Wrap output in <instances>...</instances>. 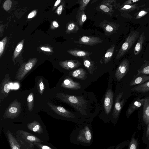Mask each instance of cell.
Masks as SVG:
<instances>
[{
  "label": "cell",
  "instance_id": "obj_1",
  "mask_svg": "<svg viewBox=\"0 0 149 149\" xmlns=\"http://www.w3.org/2000/svg\"><path fill=\"white\" fill-rule=\"evenodd\" d=\"M93 133L91 125L85 123L76 127L70 136V142L85 147L91 145L93 141Z\"/></svg>",
  "mask_w": 149,
  "mask_h": 149
},
{
  "label": "cell",
  "instance_id": "obj_2",
  "mask_svg": "<svg viewBox=\"0 0 149 149\" xmlns=\"http://www.w3.org/2000/svg\"><path fill=\"white\" fill-rule=\"evenodd\" d=\"M56 97L63 102L68 103L72 107L83 115L87 116L86 110L87 109L86 104L88 101L82 96H75L58 93L56 94Z\"/></svg>",
  "mask_w": 149,
  "mask_h": 149
},
{
  "label": "cell",
  "instance_id": "obj_3",
  "mask_svg": "<svg viewBox=\"0 0 149 149\" xmlns=\"http://www.w3.org/2000/svg\"><path fill=\"white\" fill-rule=\"evenodd\" d=\"M139 37V32L138 31L131 32L119 50L116 58L119 59L123 57L131 48Z\"/></svg>",
  "mask_w": 149,
  "mask_h": 149
},
{
  "label": "cell",
  "instance_id": "obj_4",
  "mask_svg": "<svg viewBox=\"0 0 149 149\" xmlns=\"http://www.w3.org/2000/svg\"><path fill=\"white\" fill-rule=\"evenodd\" d=\"M21 103L17 99L13 101L6 109L3 115L5 118H14L18 116L22 112Z\"/></svg>",
  "mask_w": 149,
  "mask_h": 149
},
{
  "label": "cell",
  "instance_id": "obj_5",
  "mask_svg": "<svg viewBox=\"0 0 149 149\" xmlns=\"http://www.w3.org/2000/svg\"><path fill=\"white\" fill-rule=\"evenodd\" d=\"M37 61V59L34 58L22 64L15 75V79L17 81H21L35 65Z\"/></svg>",
  "mask_w": 149,
  "mask_h": 149
},
{
  "label": "cell",
  "instance_id": "obj_6",
  "mask_svg": "<svg viewBox=\"0 0 149 149\" xmlns=\"http://www.w3.org/2000/svg\"><path fill=\"white\" fill-rule=\"evenodd\" d=\"M10 77L7 74L0 85V101H2L9 95L10 91Z\"/></svg>",
  "mask_w": 149,
  "mask_h": 149
},
{
  "label": "cell",
  "instance_id": "obj_7",
  "mask_svg": "<svg viewBox=\"0 0 149 149\" xmlns=\"http://www.w3.org/2000/svg\"><path fill=\"white\" fill-rule=\"evenodd\" d=\"M99 26L103 29L106 35L109 36L117 32L119 25L116 23L104 19L100 23Z\"/></svg>",
  "mask_w": 149,
  "mask_h": 149
},
{
  "label": "cell",
  "instance_id": "obj_8",
  "mask_svg": "<svg viewBox=\"0 0 149 149\" xmlns=\"http://www.w3.org/2000/svg\"><path fill=\"white\" fill-rule=\"evenodd\" d=\"M48 106L56 114L63 117L68 118L75 119L76 116L72 113L61 106L56 105L52 103L48 102Z\"/></svg>",
  "mask_w": 149,
  "mask_h": 149
},
{
  "label": "cell",
  "instance_id": "obj_9",
  "mask_svg": "<svg viewBox=\"0 0 149 149\" xmlns=\"http://www.w3.org/2000/svg\"><path fill=\"white\" fill-rule=\"evenodd\" d=\"M78 41H74L75 43L93 46L102 42L103 40L97 36H84L80 38Z\"/></svg>",
  "mask_w": 149,
  "mask_h": 149
},
{
  "label": "cell",
  "instance_id": "obj_10",
  "mask_svg": "<svg viewBox=\"0 0 149 149\" xmlns=\"http://www.w3.org/2000/svg\"><path fill=\"white\" fill-rule=\"evenodd\" d=\"M129 61L126 59L123 60L118 67L115 73V76L118 81L120 80L128 72Z\"/></svg>",
  "mask_w": 149,
  "mask_h": 149
},
{
  "label": "cell",
  "instance_id": "obj_11",
  "mask_svg": "<svg viewBox=\"0 0 149 149\" xmlns=\"http://www.w3.org/2000/svg\"><path fill=\"white\" fill-rule=\"evenodd\" d=\"M123 95V92H122L118 94L116 97L114 107L112 113V117L115 120L118 118L123 106L124 99L121 100Z\"/></svg>",
  "mask_w": 149,
  "mask_h": 149
},
{
  "label": "cell",
  "instance_id": "obj_12",
  "mask_svg": "<svg viewBox=\"0 0 149 149\" xmlns=\"http://www.w3.org/2000/svg\"><path fill=\"white\" fill-rule=\"evenodd\" d=\"M113 94L111 89H109L105 95L104 107L105 113L108 115L111 110L113 102Z\"/></svg>",
  "mask_w": 149,
  "mask_h": 149
},
{
  "label": "cell",
  "instance_id": "obj_13",
  "mask_svg": "<svg viewBox=\"0 0 149 149\" xmlns=\"http://www.w3.org/2000/svg\"><path fill=\"white\" fill-rule=\"evenodd\" d=\"M145 98H137L134 100L129 106L126 112V116L128 117L136 110L143 105Z\"/></svg>",
  "mask_w": 149,
  "mask_h": 149
},
{
  "label": "cell",
  "instance_id": "obj_14",
  "mask_svg": "<svg viewBox=\"0 0 149 149\" xmlns=\"http://www.w3.org/2000/svg\"><path fill=\"white\" fill-rule=\"evenodd\" d=\"M59 65L64 69L71 70L79 67L81 65V62L77 60H68L60 62Z\"/></svg>",
  "mask_w": 149,
  "mask_h": 149
},
{
  "label": "cell",
  "instance_id": "obj_15",
  "mask_svg": "<svg viewBox=\"0 0 149 149\" xmlns=\"http://www.w3.org/2000/svg\"><path fill=\"white\" fill-rule=\"evenodd\" d=\"M61 86L63 88L73 90L81 88V84L79 82L74 81L70 77H66L61 83Z\"/></svg>",
  "mask_w": 149,
  "mask_h": 149
},
{
  "label": "cell",
  "instance_id": "obj_16",
  "mask_svg": "<svg viewBox=\"0 0 149 149\" xmlns=\"http://www.w3.org/2000/svg\"><path fill=\"white\" fill-rule=\"evenodd\" d=\"M149 80V75L144 74H136L134 76L130 83L129 86L140 85Z\"/></svg>",
  "mask_w": 149,
  "mask_h": 149
},
{
  "label": "cell",
  "instance_id": "obj_17",
  "mask_svg": "<svg viewBox=\"0 0 149 149\" xmlns=\"http://www.w3.org/2000/svg\"><path fill=\"white\" fill-rule=\"evenodd\" d=\"M113 7L115 6L108 3H100L96 8V10L98 11L103 12L106 14L111 16L114 12Z\"/></svg>",
  "mask_w": 149,
  "mask_h": 149
},
{
  "label": "cell",
  "instance_id": "obj_18",
  "mask_svg": "<svg viewBox=\"0 0 149 149\" xmlns=\"http://www.w3.org/2000/svg\"><path fill=\"white\" fill-rule=\"evenodd\" d=\"M68 74L75 78L84 80L87 77L86 71L82 68H78L68 73Z\"/></svg>",
  "mask_w": 149,
  "mask_h": 149
},
{
  "label": "cell",
  "instance_id": "obj_19",
  "mask_svg": "<svg viewBox=\"0 0 149 149\" xmlns=\"http://www.w3.org/2000/svg\"><path fill=\"white\" fill-rule=\"evenodd\" d=\"M142 117L145 123L148 125L149 123V96L145 98L143 105Z\"/></svg>",
  "mask_w": 149,
  "mask_h": 149
},
{
  "label": "cell",
  "instance_id": "obj_20",
  "mask_svg": "<svg viewBox=\"0 0 149 149\" xmlns=\"http://www.w3.org/2000/svg\"><path fill=\"white\" fill-rule=\"evenodd\" d=\"M145 39L144 33L143 32L140 35L134 48V53L135 55H138L141 52L142 49L143 45Z\"/></svg>",
  "mask_w": 149,
  "mask_h": 149
},
{
  "label": "cell",
  "instance_id": "obj_21",
  "mask_svg": "<svg viewBox=\"0 0 149 149\" xmlns=\"http://www.w3.org/2000/svg\"><path fill=\"white\" fill-rule=\"evenodd\" d=\"M82 58L84 66L90 74H93L95 70L94 62L91 60L89 56L83 57Z\"/></svg>",
  "mask_w": 149,
  "mask_h": 149
},
{
  "label": "cell",
  "instance_id": "obj_22",
  "mask_svg": "<svg viewBox=\"0 0 149 149\" xmlns=\"http://www.w3.org/2000/svg\"><path fill=\"white\" fill-rule=\"evenodd\" d=\"M133 91L144 93L149 91V81L140 85H137L132 88Z\"/></svg>",
  "mask_w": 149,
  "mask_h": 149
},
{
  "label": "cell",
  "instance_id": "obj_23",
  "mask_svg": "<svg viewBox=\"0 0 149 149\" xmlns=\"http://www.w3.org/2000/svg\"><path fill=\"white\" fill-rule=\"evenodd\" d=\"M79 28L77 24L74 21H71L69 22L66 26V33H72L77 32L79 30Z\"/></svg>",
  "mask_w": 149,
  "mask_h": 149
},
{
  "label": "cell",
  "instance_id": "obj_24",
  "mask_svg": "<svg viewBox=\"0 0 149 149\" xmlns=\"http://www.w3.org/2000/svg\"><path fill=\"white\" fill-rule=\"evenodd\" d=\"M67 52L74 56L84 57L86 56H89L92 54V53L84 51L71 49L68 50Z\"/></svg>",
  "mask_w": 149,
  "mask_h": 149
},
{
  "label": "cell",
  "instance_id": "obj_25",
  "mask_svg": "<svg viewBox=\"0 0 149 149\" xmlns=\"http://www.w3.org/2000/svg\"><path fill=\"white\" fill-rule=\"evenodd\" d=\"M115 47V45L113 44L107 50L103 58L104 63L106 64L110 61L113 55Z\"/></svg>",
  "mask_w": 149,
  "mask_h": 149
},
{
  "label": "cell",
  "instance_id": "obj_26",
  "mask_svg": "<svg viewBox=\"0 0 149 149\" xmlns=\"http://www.w3.org/2000/svg\"><path fill=\"white\" fill-rule=\"evenodd\" d=\"M7 136L11 149H20L16 140L9 131L7 132Z\"/></svg>",
  "mask_w": 149,
  "mask_h": 149
},
{
  "label": "cell",
  "instance_id": "obj_27",
  "mask_svg": "<svg viewBox=\"0 0 149 149\" xmlns=\"http://www.w3.org/2000/svg\"><path fill=\"white\" fill-rule=\"evenodd\" d=\"M76 18L77 24L79 26H81L85 22L87 19V17L84 11L77 13Z\"/></svg>",
  "mask_w": 149,
  "mask_h": 149
},
{
  "label": "cell",
  "instance_id": "obj_28",
  "mask_svg": "<svg viewBox=\"0 0 149 149\" xmlns=\"http://www.w3.org/2000/svg\"><path fill=\"white\" fill-rule=\"evenodd\" d=\"M137 75L139 74H149V62L145 61L140 68L137 70Z\"/></svg>",
  "mask_w": 149,
  "mask_h": 149
},
{
  "label": "cell",
  "instance_id": "obj_29",
  "mask_svg": "<svg viewBox=\"0 0 149 149\" xmlns=\"http://www.w3.org/2000/svg\"><path fill=\"white\" fill-rule=\"evenodd\" d=\"M27 104L28 109L30 112L33 109L34 102V96L33 92L30 93L27 97Z\"/></svg>",
  "mask_w": 149,
  "mask_h": 149
},
{
  "label": "cell",
  "instance_id": "obj_30",
  "mask_svg": "<svg viewBox=\"0 0 149 149\" xmlns=\"http://www.w3.org/2000/svg\"><path fill=\"white\" fill-rule=\"evenodd\" d=\"M29 129L34 132H37L41 129L40 124L37 121H34L31 123L27 125Z\"/></svg>",
  "mask_w": 149,
  "mask_h": 149
},
{
  "label": "cell",
  "instance_id": "obj_31",
  "mask_svg": "<svg viewBox=\"0 0 149 149\" xmlns=\"http://www.w3.org/2000/svg\"><path fill=\"white\" fill-rule=\"evenodd\" d=\"M37 88L39 93L42 95L45 89V84L42 78L39 79L37 83Z\"/></svg>",
  "mask_w": 149,
  "mask_h": 149
},
{
  "label": "cell",
  "instance_id": "obj_32",
  "mask_svg": "<svg viewBox=\"0 0 149 149\" xmlns=\"http://www.w3.org/2000/svg\"><path fill=\"white\" fill-rule=\"evenodd\" d=\"M90 0H78L77 3L79 4V7L77 11L79 13L81 11H84L86 8L90 1Z\"/></svg>",
  "mask_w": 149,
  "mask_h": 149
},
{
  "label": "cell",
  "instance_id": "obj_33",
  "mask_svg": "<svg viewBox=\"0 0 149 149\" xmlns=\"http://www.w3.org/2000/svg\"><path fill=\"white\" fill-rule=\"evenodd\" d=\"M24 41V40H23L19 43L15 49L13 56V60L14 61L15 59L18 56L22 49Z\"/></svg>",
  "mask_w": 149,
  "mask_h": 149
},
{
  "label": "cell",
  "instance_id": "obj_34",
  "mask_svg": "<svg viewBox=\"0 0 149 149\" xmlns=\"http://www.w3.org/2000/svg\"><path fill=\"white\" fill-rule=\"evenodd\" d=\"M136 4L122 5L119 9L120 10L123 11H132L136 8Z\"/></svg>",
  "mask_w": 149,
  "mask_h": 149
},
{
  "label": "cell",
  "instance_id": "obj_35",
  "mask_svg": "<svg viewBox=\"0 0 149 149\" xmlns=\"http://www.w3.org/2000/svg\"><path fill=\"white\" fill-rule=\"evenodd\" d=\"M138 141L134 138H132L130 143L128 149H137Z\"/></svg>",
  "mask_w": 149,
  "mask_h": 149
},
{
  "label": "cell",
  "instance_id": "obj_36",
  "mask_svg": "<svg viewBox=\"0 0 149 149\" xmlns=\"http://www.w3.org/2000/svg\"><path fill=\"white\" fill-rule=\"evenodd\" d=\"M7 38L6 37L0 42V56L2 54L7 41Z\"/></svg>",
  "mask_w": 149,
  "mask_h": 149
},
{
  "label": "cell",
  "instance_id": "obj_37",
  "mask_svg": "<svg viewBox=\"0 0 149 149\" xmlns=\"http://www.w3.org/2000/svg\"><path fill=\"white\" fill-rule=\"evenodd\" d=\"M12 3V2L10 0L6 1L3 4V7L4 9L6 11L9 10L11 7Z\"/></svg>",
  "mask_w": 149,
  "mask_h": 149
},
{
  "label": "cell",
  "instance_id": "obj_38",
  "mask_svg": "<svg viewBox=\"0 0 149 149\" xmlns=\"http://www.w3.org/2000/svg\"><path fill=\"white\" fill-rule=\"evenodd\" d=\"M101 3H108L116 7V3L115 0H104Z\"/></svg>",
  "mask_w": 149,
  "mask_h": 149
},
{
  "label": "cell",
  "instance_id": "obj_39",
  "mask_svg": "<svg viewBox=\"0 0 149 149\" xmlns=\"http://www.w3.org/2000/svg\"><path fill=\"white\" fill-rule=\"evenodd\" d=\"M26 138L27 140L31 142H38L39 141L38 138L33 136L29 135L27 136Z\"/></svg>",
  "mask_w": 149,
  "mask_h": 149
},
{
  "label": "cell",
  "instance_id": "obj_40",
  "mask_svg": "<svg viewBox=\"0 0 149 149\" xmlns=\"http://www.w3.org/2000/svg\"><path fill=\"white\" fill-rule=\"evenodd\" d=\"M148 13V12L142 10L140 11L136 16V19H139L141 17L144 16Z\"/></svg>",
  "mask_w": 149,
  "mask_h": 149
},
{
  "label": "cell",
  "instance_id": "obj_41",
  "mask_svg": "<svg viewBox=\"0 0 149 149\" xmlns=\"http://www.w3.org/2000/svg\"><path fill=\"white\" fill-rule=\"evenodd\" d=\"M125 144V143L124 142L121 143L116 146H114L111 149H122L124 147Z\"/></svg>",
  "mask_w": 149,
  "mask_h": 149
},
{
  "label": "cell",
  "instance_id": "obj_42",
  "mask_svg": "<svg viewBox=\"0 0 149 149\" xmlns=\"http://www.w3.org/2000/svg\"><path fill=\"white\" fill-rule=\"evenodd\" d=\"M139 1V0H128L125 1L122 5H129Z\"/></svg>",
  "mask_w": 149,
  "mask_h": 149
},
{
  "label": "cell",
  "instance_id": "obj_43",
  "mask_svg": "<svg viewBox=\"0 0 149 149\" xmlns=\"http://www.w3.org/2000/svg\"><path fill=\"white\" fill-rule=\"evenodd\" d=\"M64 4H63L60 5L58 7L57 10V13L58 15H60L61 14L64 7Z\"/></svg>",
  "mask_w": 149,
  "mask_h": 149
},
{
  "label": "cell",
  "instance_id": "obj_44",
  "mask_svg": "<svg viewBox=\"0 0 149 149\" xmlns=\"http://www.w3.org/2000/svg\"><path fill=\"white\" fill-rule=\"evenodd\" d=\"M37 13V11L34 10L31 12L28 15L27 18L28 19H31L34 17Z\"/></svg>",
  "mask_w": 149,
  "mask_h": 149
},
{
  "label": "cell",
  "instance_id": "obj_45",
  "mask_svg": "<svg viewBox=\"0 0 149 149\" xmlns=\"http://www.w3.org/2000/svg\"><path fill=\"white\" fill-rule=\"evenodd\" d=\"M146 137L148 139H149V123L148 125L146 132Z\"/></svg>",
  "mask_w": 149,
  "mask_h": 149
},
{
  "label": "cell",
  "instance_id": "obj_46",
  "mask_svg": "<svg viewBox=\"0 0 149 149\" xmlns=\"http://www.w3.org/2000/svg\"><path fill=\"white\" fill-rule=\"evenodd\" d=\"M53 26L55 28H58L59 26V25L58 22L56 21H54L52 22Z\"/></svg>",
  "mask_w": 149,
  "mask_h": 149
},
{
  "label": "cell",
  "instance_id": "obj_47",
  "mask_svg": "<svg viewBox=\"0 0 149 149\" xmlns=\"http://www.w3.org/2000/svg\"><path fill=\"white\" fill-rule=\"evenodd\" d=\"M61 1V0H57L54 3V7H56L60 3Z\"/></svg>",
  "mask_w": 149,
  "mask_h": 149
},
{
  "label": "cell",
  "instance_id": "obj_48",
  "mask_svg": "<svg viewBox=\"0 0 149 149\" xmlns=\"http://www.w3.org/2000/svg\"><path fill=\"white\" fill-rule=\"evenodd\" d=\"M41 49L43 51H47V52H51V50L49 48H46L45 47H42L41 48Z\"/></svg>",
  "mask_w": 149,
  "mask_h": 149
},
{
  "label": "cell",
  "instance_id": "obj_49",
  "mask_svg": "<svg viewBox=\"0 0 149 149\" xmlns=\"http://www.w3.org/2000/svg\"><path fill=\"white\" fill-rule=\"evenodd\" d=\"M42 149H52L49 147L46 146H43L42 147Z\"/></svg>",
  "mask_w": 149,
  "mask_h": 149
},
{
  "label": "cell",
  "instance_id": "obj_50",
  "mask_svg": "<svg viewBox=\"0 0 149 149\" xmlns=\"http://www.w3.org/2000/svg\"><path fill=\"white\" fill-rule=\"evenodd\" d=\"M114 146H110L109 147H108L107 148H105V149H112L113 147H114Z\"/></svg>",
  "mask_w": 149,
  "mask_h": 149
}]
</instances>
